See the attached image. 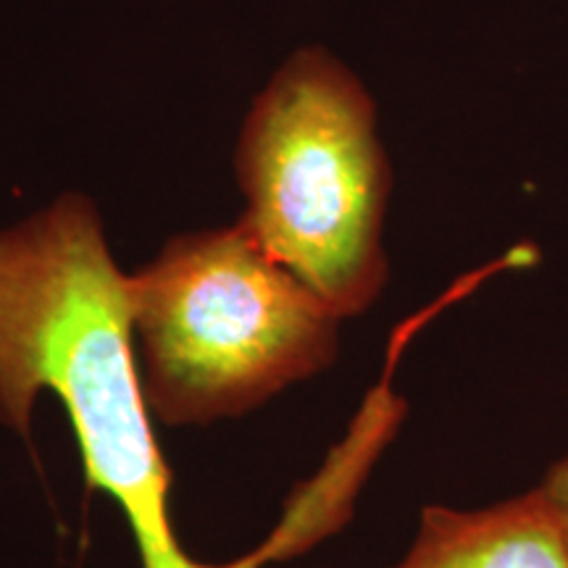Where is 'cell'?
<instances>
[{
	"label": "cell",
	"instance_id": "obj_2",
	"mask_svg": "<svg viewBox=\"0 0 568 568\" xmlns=\"http://www.w3.org/2000/svg\"><path fill=\"white\" fill-rule=\"evenodd\" d=\"M234 174L237 224L335 314H366L385 293L393 163L376 101L322 45L287 55L247 111Z\"/></svg>",
	"mask_w": 568,
	"mask_h": 568
},
{
	"label": "cell",
	"instance_id": "obj_4",
	"mask_svg": "<svg viewBox=\"0 0 568 568\" xmlns=\"http://www.w3.org/2000/svg\"><path fill=\"white\" fill-rule=\"evenodd\" d=\"M393 568H568V539L535 487L485 508L426 506Z\"/></svg>",
	"mask_w": 568,
	"mask_h": 568
},
{
	"label": "cell",
	"instance_id": "obj_3",
	"mask_svg": "<svg viewBox=\"0 0 568 568\" xmlns=\"http://www.w3.org/2000/svg\"><path fill=\"white\" fill-rule=\"evenodd\" d=\"M126 293L142 395L169 426L245 416L337 361L343 318L237 222L176 234Z\"/></svg>",
	"mask_w": 568,
	"mask_h": 568
},
{
	"label": "cell",
	"instance_id": "obj_5",
	"mask_svg": "<svg viewBox=\"0 0 568 568\" xmlns=\"http://www.w3.org/2000/svg\"><path fill=\"white\" fill-rule=\"evenodd\" d=\"M537 487L545 495V500H548V506L552 508V514H556L560 529H564L568 539V453L545 471V477Z\"/></svg>",
	"mask_w": 568,
	"mask_h": 568
},
{
	"label": "cell",
	"instance_id": "obj_1",
	"mask_svg": "<svg viewBox=\"0 0 568 568\" xmlns=\"http://www.w3.org/2000/svg\"><path fill=\"white\" fill-rule=\"evenodd\" d=\"M42 393L61 397L84 477L124 510L142 568H258L290 552L276 531L253 556L211 566L174 537L172 474L142 395L126 274L95 203L80 193L0 230V424L30 437Z\"/></svg>",
	"mask_w": 568,
	"mask_h": 568
}]
</instances>
